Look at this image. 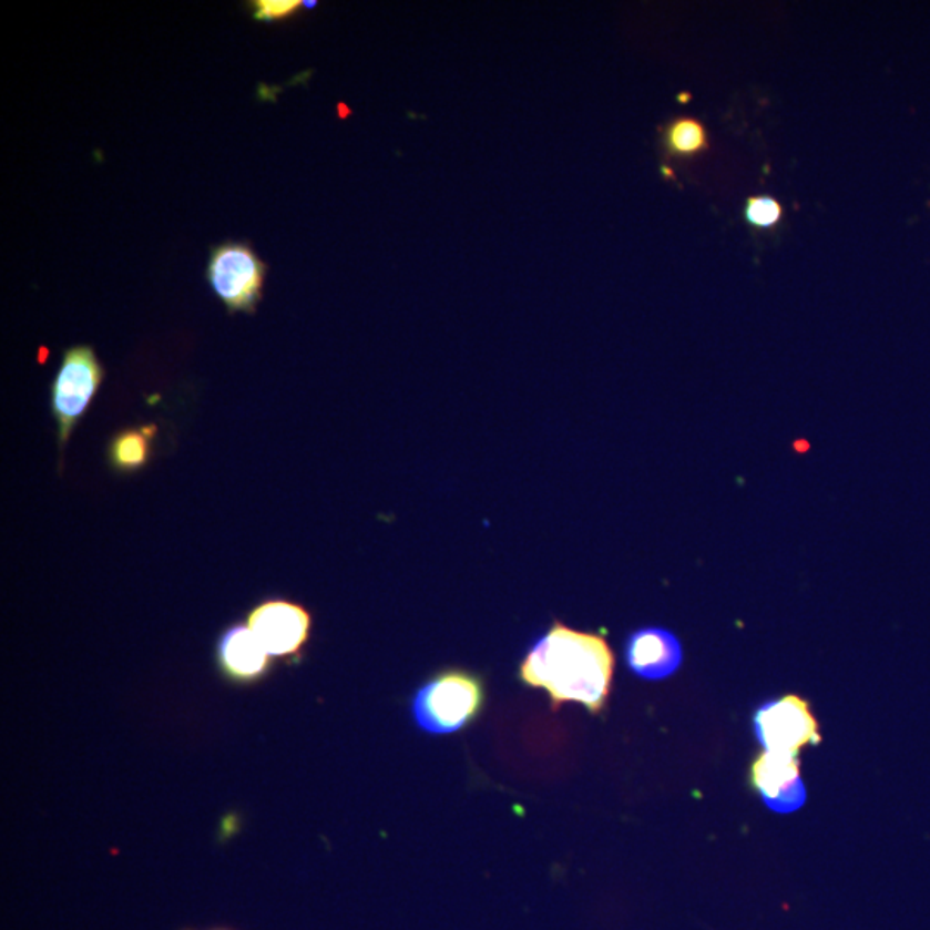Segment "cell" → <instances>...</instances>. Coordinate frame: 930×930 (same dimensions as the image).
<instances>
[{"instance_id":"cell-1","label":"cell","mask_w":930,"mask_h":930,"mask_svg":"<svg viewBox=\"0 0 930 930\" xmlns=\"http://www.w3.org/2000/svg\"><path fill=\"white\" fill-rule=\"evenodd\" d=\"M614 668V652L605 637L556 621L525 653L519 679L549 693L553 711L565 703H580L600 715L611 696Z\"/></svg>"},{"instance_id":"cell-2","label":"cell","mask_w":930,"mask_h":930,"mask_svg":"<svg viewBox=\"0 0 930 930\" xmlns=\"http://www.w3.org/2000/svg\"><path fill=\"white\" fill-rule=\"evenodd\" d=\"M484 683L463 668H447L426 681L412 698L413 721L429 734H452L474 723L484 707Z\"/></svg>"},{"instance_id":"cell-3","label":"cell","mask_w":930,"mask_h":930,"mask_svg":"<svg viewBox=\"0 0 930 930\" xmlns=\"http://www.w3.org/2000/svg\"><path fill=\"white\" fill-rule=\"evenodd\" d=\"M104 375L101 360L89 345H76L64 351L51 388V407L58 422L61 452L101 388Z\"/></svg>"},{"instance_id":"cell-4","label":"cell","mask_w":930,"mask_h":930,"mask_svg":"<svg viewBox=\"0 0 930 930\" xmlns=\"http://www.w3.org/2000/svg\"><path fill=\"white\" fill-rule=\"evenodd\" d=\"M267 266L244 242H224L211 248L207 279L229 313L254 314L263 298Z\"/></svg>"},{"instance_id":"cell-5","label":"cell","mask_w":930,"mask_h":930,"mask_svg":"<svg viewBox=\"0 0 930 930\" xmlns=\"http://www.w3.org/2000/svg\"><path fill=\"white\" fill-rule=\"evenodd\" d=\"M755 734L765 752L798 755L808 745H819V724L807 699L788 695L765 703L755 714Z\"/></svg>"},{"instance_id":"cell-6","label":"cell","mask_w":930,"mask_h":930,"mask_svg":"<svg viewBox=\"0 0 930 930\" xmlns=\"http://www.w3.org/2000/svg\"><path fill=\"white\" fill-rule=\"evenodd\" d=\"M248 627L270 658H294L309 641L313 619L298 603L267 600L248 614Z\"/></svg>"},{"instance_id":"cell-7","label":"cell","mask_w":930,"mask_h":930,"mask_svg":"<svg viewBox=\"0 0 930 930\" xmlns=\"http://www.w3.org/2000/svg\"><path fill=\"white\" fill-rule=\"evenodd\" d=\"M752 783L768 808L791 814L807 801L798 755L764 752L752 765Z\"/></svg>"},{"instance_id":"cell-8","label":"cell","mask_w":930,"mask_h":930,"mask_svg":"<svg viewBox=\"0 0 930 930\" xmlns=\"http://www.w3.org/2000/svg\"><path fill=\"white\" fill-rule=\"evenodd\" d=\"M625 662L643 679H665L683 664V646L671 631L645 627L627 640Z\"/></svg>"},{"instance_id":"cell-9","label":"cell","mask_w":930,"mask_h":930,"mask_svg":"<svg viewBox=\"0 0 930 930\" xmlns=\"http://www.w3.org/2000/svg\"><path fill=\"white\" fill-rule=\"evenodd\" d=\"M216 656L224 676L235 683H255L270 668L269 653L244 624L232 625L221 634Z\"/></svg>"},{"instance_id":"cell-10","label":"cell","mask_w":930,"mask_h":930,"mask_svg":"<svg viewBox=\"0 0 930 930\" xmlns=\"http://www.w3.org/2000/svg\"><path fill=\"white\" fill-rule=\"evenodd\" d=\"M157 437V426L145 425L117 432L109 443L108 457L111 468L121 474L140 471L151 460L152 443Z\"/></svg>"},{"instance_id":"cell-11","label":"cell","mask_w":930,"mask_h":930,"mask_svg":"<svg viewBox=\"0 0 930 930\" xmlns=\"http://www.w3.org/2000/svg\"><path fill=\"white\" fill-rule=\"evenodd\" d=\"M665 143L674 155H695L707 147V132L699 121L681 117L668 126Z\"/></svg>"},{"instance_id":"cell-12","label":"cell","mask_w":930,"mask_h":930,"mask_svg":"<svg viewBox=\"0 0 930 930\" xmlns=\"http://www.w3.org/2000/svg\"><path fill=\"white\" fill-rule=\"evenodd\" d=\"M255 21L275 23V21L288 20L300 9L298 0H255L251 2Z\"/></svg>"},{"instance_id":"cell-13","label":"cell","mask_w":930,"mask_h":930,"mask_svg":"<svg viewBox=\"0 0 930 930\" xmlns=\"http://www.w3.org/2000/svg\"><path fill=\"white\" fill-rule=\"evenodd\" d=\"M783 207L773 197L749 198L746 205V217L753 226L758 228H770L780 219Z\"/></svg>"},{"instance_id":"cell-14","label":"cell","mask_w":930,"mask_h":930,"mask_svg":"<svg viewBox=\"0 0 930 930\" xmlns=\"http://www.w3.org/2000/svg\"><path fill=\"white\" fill-rule=\"evenodd\" d=\"M306 6L307 8H314V6H316V2H306Z\"/></svg>"}]
</instances>
